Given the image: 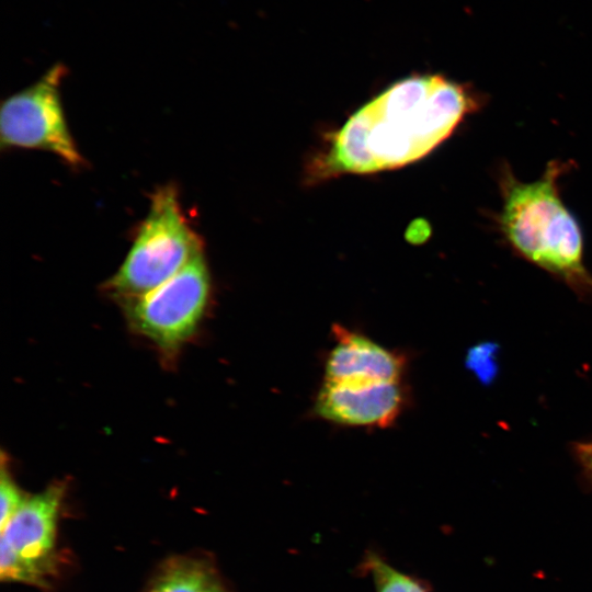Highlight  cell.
Instances as JSON below:
<instances>
[{
	"label": "cell",
	"mask_w": 592,
	"mask_h": 592,
	"mask_svg": "<svg viewBox=\"0 0 592 592\" xmlns=\"http://www.w3.org/2000/svg\"><path fill=\"white\" fill-rule=\"evenodd\" d=\"M485 102L473 88L441 75L401 79L354 112L332 136L325 171L372 173L415 162Z\"/></svg>",
	"instance_id": "1"
},
{
	"label": "cell",
	"mask_w": 592,
	"mask_h": 592,
	"mask_svg": "<svg viewBox=\"0 0 592 592\" xmlns=\"http://www.w3.org/2000/svg\"><path fill=\"white\" fill-rule=\"evenodd\" d=\"M571 166L553 160L539 179L522 182L503 163L498 175L502 206L497 224L521 257L572 284L588 286L582 231L559 190V179Z\"/></svg>",
	"instance_id": "2"
},
{
	"label": "cell",
	"mask_w": 592,
	"mask_h": 592,
	"mask_svg": "<svg viewBox=\"0 0 592 592\" xmlns=\"http://www.w3.org/2000/svg\"><path fill=\"white\" fill-rule=\"evenodd\" d=\"M202 253L203 241L186 219L175 186H160L123 264L104 287L122 301L139 297Z\"/></svg>",
	"instance_id": "3"
},
{
	"label": "cell",
	"mask_w": 592,
	"mask_h": 592,
	"mask_svg": "<svg viewBox=\"0 0 592 592\" xmlns=\"http://www.w3.org/2000/svg\"><path fill=\"white\" fill-rule=\"evenodd\" d=\"M210 296L204 253L157 288L123 301L130 327L173 357L197 329Z\"/></svg>",
	"instance_id": "4"
},
{
	"label": "cell",
	"mask_w": 592,
	"mask_h": 592,
	"mask_svg": "<svg viewBox=\"0 0 592 592\" xmlns=\"http://www.w3.org/2000/svg\"><path fill=\"white\" fill-rule=\"evenodd\" d=\"M66 73V67L56 64L35 83L2 102V148L41 149L55 153L71 167L84 164L69 132L60 99V82Z\"/></svg>",
	"instance_id": "5"
},
{
	"label": "cell",
	"mask_w": 592,
	"mask_h": 592,
	"mask_svg": "<svg viewBox=\"0 0 592 592\" xmlns=\"http://www.w3.org/2000/svg\"><path fill=\"white\" fill-rule=\"evenodd\" d=\"M65 488L61 482L53 483L27 497L0 527L2 580L48 585L56 570V526Z\"/></svg>",
	"instance_id": "6"
},
{
	"label": "cell",
	"mask_w": 592,
	"mask_h": 592,
	"mask_svg": "<svg viewBox=\"0 0 592 592\" xmlns=\"http://www.w3.org/2000/svg\"><path fill=\"white\" fill-rule=\"evenodd\" d=\"M403 405L399 383H328L320 388L315 410L325 420L350 426H387Z\"/></svg>",
	"instance_id": "7"
},
{
	"label": "cell",
	"mask_w": 592,
	"mask_h": 592,
	"mask_svg": "<svg viewBox=\"0 0 592 592\" xmlns=\"http://www.w3.org/2000/svg\"><path fill=\"white\" fill-rule=\"evenodd\" d=\"M335 344L325 367L328 383H399L403 358L369 338L333 325Z\"/></svg>",
	"instance_id": "8"
},
{
	"label": "cell",
	"mask_w": 592,
	"mask_h": 592,
	"mask_svg": "<svg viewBox=\"0 0 592 592\" xmlns=\"http://www.w3.org/2000/svg\"><path fill=\"white\" fill-rule=\"evenodd\" d=\"M224 588L215 567L201 557L169 560L148 592H218Z\"/></svg>",
	"instance_id": "9"
},
{
	"label": "cell",
	"mask_w": 592,
	"mask_h": 592,
	"mask_svg": "<svg viewBox=\"0 0 592 592\" xmlns=\"http://www.w3.org/2000/svg\"><path fill=\"white\" fill-rule=\"evenodd\" d=\"M360 570L371 578L375 592H429L419 578L396 568L376 550L365 551Z\"/></svg>",
	"instance_id": "10"
},
{
	"label": "cell",
	"mask_w": 592,
	"mask_h": 592,
	"mask_svg": "<svg viewBox=\"0 0 592 592\" xmlns=\"http://www.w3.org/2000/svg\"><path fill=\"white\" fill-rule=\"evenodd\" d=\"M0 497H1V520L0 527H2L11 516L20 509L24 503L25 497L20 488L14 482L10 473L4 467L2 462L1 467V482H0Z\"/></svg>",
	"instance_id": "11"
},
{
	"label": "cell",
	"mask_w": 592,
	"mask_h": 592,
	"mask_svg": "<svg viewBox=\"0 0 592 592\" xmlns=\"http://www.w3.org/2000/svg\"><path fill=\"white\" fill-rule=\"evenodd\" d=\"M578 453L585 467L592 471V443L579 445Z\"/></svg>",
	"instance_id": "12"
},
{
	"label": "cell",
	"mask_w": 592,
	"mask_h": 592,
	"mask_svg": "<svg viewBox=\"0 0 592 592\" xmlns=\"http://www.w3.org/2000/svg\"><path fill=\"white\" fill-rule=\"evenodd\" d=\"M218 592H227V590H226L225 587H224V588H223L220 591H218Z\"/></svg>",
	"instance_id": "13"
}]
</instances>
